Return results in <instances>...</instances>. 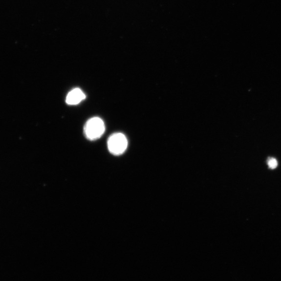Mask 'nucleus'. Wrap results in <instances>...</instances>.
Segmentation results:
<instances>
[{"label":"nucleus","mask_w":281,"mask_h":281,"mask_svg":"<svg viewBox=\"0 0 281 281\" xmlns=\"http://www.w3.org/2000/svg\"><path fill=\"white\" fill-rule=\"evenodd\" d=\"M86 98V94L79 88L70 91L66 96V102L68 105H77Z\"/></svg>","instance_id":"7ed1b4c3"},{"label":"nucleus","mask_w":281,"mask_h":281,"mask_svg":"<svg viewBox=\"0 0 281 281\" xmlns=\"http://www.w3.org/2000/svg\"><path fill=\"white\" fill-rule=\"evenodd\" d=\"M106 130L103 120L99 117H93L86 123L84 127L86 137L90 141L100 139Z\"/></svg>","instance_id":"f257e3e1"},{"label":"nucleus","mask_w":281,"mask_h":281,"mask_svg":"<svg viewBox=\"0 0 281 281\" xmlns=\"http://www.w3.org/2000/svg\"><path fill=\"white\" fill-rule=\"evenodd\" d=\"M109 151L112 154L120 155L124 153L128 147L126 136L121 133L112 134L108 141Z\"/></svg>","instance_id":"f03ea898"},{"label":"nucleus","mask_w":281,"mask_h":281,"mask_svg":"<svg viewBox=\"0 0 281 281\" xmlns=\"http://www.w3.org/2000/svg\"><path fill=\"white\" fill-rule=\"evenodd\" d=\"M268 165L269 167L272 170H274L278 166L277 160L274 158H270L268 160Z\"/></svg>","instance_id":"20e7f679"}]
</instances>
